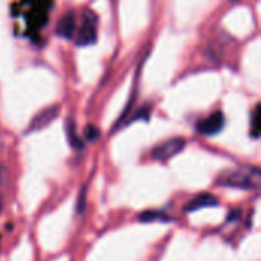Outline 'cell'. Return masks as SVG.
I'll return each mask as SVG.
<instances>
[{
	"instance_id": "3957f363",
	"label": "cell",
	"mask_w": 261,
	"mask_h": 261,
	"mask_svg": "<svg viewBox=\"0 0 261 261\" xmlns=\"http://www.w3.org/2000/svg\"><path fill=\"white\" fill-rule=\"evenodd\" d=\"M187 147V141L184 138H173L151 150V158L158 162H168L171 158L179 154Z\"/></svg>"
},
{
	"instance_id": "5b68a950",
	"label": "cell",
	"mask_w": 261,
	"mask_h": 261,
	"mask_svg": "<svg viewBox=\"0 0 261 261\" xmlns=\"http://www.w3.org/2000/svg\"><path fill=\"white\" fill-rule=\"evenodd\" d=\"M225 125V118H223V113L222 112H216L213 115H210L208 118L199 121L197 124V132L205 135V136H213V135H217L222 132Z\"/></svg>"
},
{
	"instance_id": "277c9868",
	"label": "cell",
	"mask_w": 261,
	"mask_h": 261,
	"mask_svg": "<svg viewBox=\"0 0 261 261\" xmlns=\"http://www.w3.org/2000/svg\"><path fill=\"white\" fill-rule=\"evenodd\" d=\"M60 113V107L58 106H50L47 109H43L41 112H38L34 119L31 121L26 133H34V132H40L43 128H46Z\"/></svg>"
},
{
	"instance_id": "30bf717a",
	"label": "cell",
	"mask_w": 261,
	"mask_h": 261,
	"mask_svg": "<svg viewBox=\"0 0 261 261\" xmlns=\"http://www.w3.org/2000/svg\"><path fill=\"white\" fill-rule=\"evenodd\" d=\"M257 124H258V109H255L254 116H252V128H254V136H257Z\"/></svg>"
},
{
	"instance_id": "7c38bea8",
	"label": "cell",
	"mask_w": 261,
	"mask_h": 261,
	"mask_svg": "<svg viewBox=\"0 0 261 261\" xmlns=\"http://www.w3.org/2000/svg\"><path fill=\"white\" fill-rule=\"evenodd\" d=\"M231 2H237V0H231Z\"/></svg>"
},
{
	"instance_id": "7a4b0ae2",
	"label": "cell",
	"mask_w": 261,
	"mask_h": 261,
	"mask_svg": "<svg viewBox=\"0 0 261 261\" xmlns=\"http://www.w3.org/2000/svg\"><path fill=\"white\" fill-rule=\"evenodd\" d=\"M98 18L92 11H86L83 21L76 31V44L78 46H89L96 41V34H98Z\"/></svg>"
},
{
	"instance_id": "8992f818",
	"label": "cell",
	"mask_w": 261,
	"mask_h": 261,
	"mask_svg": "<svg viewBox=\"0 0 261 261\" xmlns=\"http://www.w3.org/2000/svg\"><path fill=\"white\" fill-rule=\"evenodd\" d=\"M219 205V200L216 196L210 194V193H202L196 197H193L187 206H185V213H194V211H199L202 208H211V206H217Z\"/></svg>"
},
{
	"instance_id": "9c48e42d",
	"label": "cell",
	"mask_w": 261,
	"mask_h": 261,
	"mask_svg": "<svg viewBox=\"0 0 261 261\" xmlns=\"http://www.w3.org/2000/svg\"><path fill=\"white\" fill-rule=\"evenodd\" d=\"M84 136H86V139H89V141H96L98 136H99V132H98L93 125H90V127H86Z\"/></svg>"
},
{
	"instance_id": "52a82bcc",
	"label": "cell",
	"mask_w": 261,
	"mask_h": 261,
	"mask_svg": "<svg viewBox=\"0 0 261 261\" xmlns=\"http://www.w3.org/2000/svg\"><path fill=\"white\" fill-rule=\"evenodd\" d=\"M75 29H76V21H75V15L72 12H67L66 15H63L57 24V35L61 37V38H72L73 34H75Z\"/></svg>"
},
{
	"instance_id": "ba28073f",
	"label": "cell",
	"mask_w": 261,
	"mask_h": 261,
	"mask_svg": "<svg viewBox=\"0 0 261 261\" xmlns=\"http://www.w3.org/2000/svg\"><path fill=\"white\" fill-rule=\"evenodd\" d=\"M141 222H156V220H167V216L164 211H144L139 216Z\"/></svg>"
},
{
	"instance_id": "8fae6325",
	"label": "cell",
	"mask_w": 261,
	"mask_h": 261,
	"mask_svg": "<svg viewBox=\"0 0 261 261\" xmlns=\"http://www.w3.org/2000/svg\"><path fill=\"white\" fill-rule=\"evenodd\" d=\"M0 249H2V239H0Z\"/></svg>"
},
{
	"instance_id": "6da1fadb",
	"label": "cell",
	"mask_w": 261,
	"mask_h": 261,
	"mask_svg": "<svg viewBox=\"0 0 261 261\" xmlns=\"http://www.w3.org/2000/svg\"><path fill=\"white\" fill-rule=\"evenodd\" d=\"M217 184L226 188L257 191L261 184V171L258 167L242 165V167L223 171L217 177Z\"/></svg>"
}]
</instances>
